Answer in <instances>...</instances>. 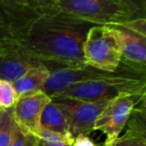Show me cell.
I'll list each match as a JSON object with an SVG mask.
<instances>
[{"label": "cell", "instance_id": "obj_1", "mask_svg": "<svg viewBox=\"0 0 146 146\" xmlns=\"http://www.w3.org/2000/svg\"><path fill=\"white\" fill-rule=\"evenodd\" d=\"M92 26L58 14L40 15L19 43L50 72L82 68L87 65L83 57V44Z\"/></svg>", "mask_w": 146, "mask_h": 146}, {"label": "cell", "instance_id": "obj_2", "mask_svg": "<svg viewBox=\"0 0 146 146\" xmlns=\"http://www.w3.org/2000/svg\"><path fill=\"white\" fill-rule=\"evenodd\" d=\"M39 15L58 14L91 25H114L146 16L145 0H31Z\"/></svg>", "mask_w": 146, "mask_h": 146}, {"label": "cell", "instance_id": "obj_3", "mask_svg": "<svg viewBox=\"0 0 146 146\" xmlns=\"http://www.w3.org/2000/svg\"><path fill=\"white\" fill-rule=\"evenodd\" d=\"M121 94L146 95V76L79 82L56 92L52 96L87 102H109Z\"/></svg>", "mask_w": 146, "mask_h": 146}, {"label": "cell", "instance_id": "obj_4", "mask_svg": "<svg viewBox=\"0 0 146 146\" xmlns=\"http://www.w3.org/2000/svg\"><path fill=\"white\" fill-rule=\"evenodd\" d=\"M86 64L100 70L114 72L121 63V50L118 38L110 26L90 27L83 44Z\"/></svg>", "mask_w": 146, "mask_h": 146}, {"label": "cell", "instance_id": "obj_5", "mask_svg": "<svg viewBox=\"0 0 146 146\" xmlns=\"http://www.w3.org/2000/svg\"><path fill=\"white\" fill-rule=\"evenodd\" d=\"M146 76L145 71L135 70L120 63L118 70L114 72L100 70L89 65L77 69H59L50 73L48 80L45 83L42 91L48 96H52L56 92L64 88L79 83V82L92 81V80H113L122 78Z\"/></svg>", "mask_w": 146, "mask_h": 146}, {"label": "cell", "instance_id": "obj_6", "mask_svg": "<svg viewBox=\"0 0 146 146\" xmlns=\"http://www.w3.org/2000/svg\"><path fill=\"white\" fill-rule=\"evenodd\" d=\"M51 101L61 111L73 137L94 131V124L107 102H87L66 97L51 96Z\"/></svg>", "mask_w": 146, "mask_h": 146}, {"label": "cell", "instance_id": "obj_7", "mask_svg": "<svg viewBox=\"0 0 146 146\" xmlns=\"http://www.w3.org/2000/svg\"><path fill=\"white\" fill-rule=\"evenodd\" d=\"M146 95L121 94L107 102L94 124V131L98 130L105 135L103 145L111 146L125 128L134 106Z\"/></svg>", "mask_w": 146, "mask_h": 146}, {"label": "cell", "instance_id": "obj_8", "mask_svg": "<svg viewBox=\"0 0 146 146\" xmlns=\"http://www.w3.org/2000/svg\"><path fill=\"white\" fill-rule=\"evenodd\" d=\"M40 17L31 0H0V30L21 42Z\"/></svg>", "mask_w": 146, "mask_h": 146}, {"label": "cell", "instance_id": "obj_9", "mask_svg": "<svg viewBox=\"0 0 146 146\" xmlns=\"http://www.w3.org/2000/svg\"><path fill=\"white\" fill-rule=\"evenodd\" d=\"M42 65L18 41L6 39L0 44V79L11 83L30 69Z\"/></svg>", "mask_w": 146, "mask_h": 146}, {"label": "cell", "instance_id": "obj_10", "mask_svg": "<svg viewBox=\"0 0 146 146\" xmlns=\"http://www.w3.org/2000/svg\"><path fill=\"white\" fill-rule=\"evenodd\" d=\"M115 32L121 50V63L135 70L146 72V37L124 25H108Z\"/></svg>", "mask_w": 146, "mask_h": 146}, {"label": "cell", "instance_id": "obj_11", "mask_svg": "<svg viewBox=\"0 0 146 146\" xmlns=\"http://www.w3.org/2000/svg\"><path fill=\"white\" fill-rule=\"evenodd\" d=\"M50 101V96L43 91L19 96L13 106L15 122L24 129L38 134L42 112Z\"/></svg>", "mask_w": 146, "mask_h": 146}, {"label": "cell", "instance_id": "obj_12", "mask_svg": "<svg viewBox=\"0 0 146 146\" xmlns=\"http://www.w3.org/2000/svg\"><path fill=\"white\" fill-rule=\"evenodd\" d=\"M50 70L44 65H39L27 71L24 75L12 83L17 97L37 91H42L45 83L50 76Z\"/></svg>", "mask_w": 146, "mask_h": 146}, {"label": "cell", "instance_id": "obj_13", "mask_svg": "<svg viewBox=\"0 0 146 146\" xmlns=\"http://www.w3.org/2000/svg\"><path fill=\"white\" fill-rule=\"evenodd\" d=\"M41 129L64 137H73L69 132L64 116L52 101L45 106L42 112L40 118V130Z\"/></svg>", "mask_w": 146, "mask_h": 146}, {"label": "cell", "instance_id": "obj_14", "mask_svg": "<svg viewBox=\"0 0 146 146\" xmlns=\"http://www.w3.org/2000/svg\"><path fill=\"white\" fill-rule=\"evenodd\" d=\"M145 97H142L132 109L123 134L146 138V107ZM124 128V129H125Z\"/></svg>", "mask_w": 146, "mask_h": 146}, {"label": "cell", "instance_id": "obj_15", "mask_svg": "<svg viewBox=\"0 0 146 146\" xmlns=\"http://www.w3.org/2000/svg\"><path fill=\"white\" fill-rule=\"evenodd\" d=\"M15 125L13 107L0 109V146H10Z\"/></svg>", "mask_w": 146, "mask_h": 146}, {"label": "cell", "instance_id": "obj_16", "mask_svg": "<svg viewBox=\"0 0 146 146\" xmlns=\"http://www.w3.org/2000/svg\"><path fill=\"white\" fill-rule=\"evenodd\" d=\"M38 135L24 129L16 123L10 146H38Z\"/></svg>", "mask_w": 146, "mask_h": 146}, {"label": "cell", "instance_id": "obj_17", "mask_svg": "<svg viewBox=\"0 0 146 146\" xmlns=\"http://www.w3.org/2000/svg\"><path fill=\"white\" fill-rule=\"evenodd\" d=\"M38 146H72L74 137H64L52 132L41 129L37 134Z\"/></svg>", "mask_w": 146, "mask_h": 146}, {"label": "cell", "instance_id": "obj_18", "mask_svg": "<svg viewBox=\"0 0 146 146\" xmlns=\"http://www.w3.org/2000/svg\"><path fill=\"white\" fill-rule=\"evenodd\" d=\"M17 94L12 83L0 79V109H8L14 106Z\"/></svg>", "mask_w": 146, "mask_h": 146}, {"label": "cell", "instance_id": "obj_19", "mask_svg": "<svg viewBox=\"0 0 146 146\" xmlns=\"http://www.w3.org/2000/svg\"><path fill=\"white\" fill-rule=\"evenodd\" d=\"M111 146H146V138L122 134Z\"/></svg>", "mask_w": 146, "mask_h": 146}, {"label": "cell", "instance_id": "obj_20", "mask_svg": "<svg viewBox=\"0 0 146 146\" xmlns=\"http://www.w3.org/2000/svg\"><path fill=\"white\" fill-rule=\"evenodd\" d=\"M121 24L127 27L130 30L146 37V17H141V18H136L133 19V20L126 21V22H123Z\"/></svg>", "mask_w": 146, "mask_h": 146}, {"label": "cell", "instance_id": "obj_21", "mask_svg": "<svg viewBox=\"0 0 146 146\" xmlns=\"http://www.w3.org/2000/svg\"><path fill=\"white\" fill-rule=\"evenodd\" d=\"M72 146H98L88 135L80 134V135L74 137Z\"/></svg>", "mask_w": 146, "mask_h": 146}, {"label": "cell", "instance_id": "obj_22", "mask_svg": "<svg viewBox=\"0 0 146 146\" xmlns=\"http://www.w3.org/2000/svg\"><path fill=\"white\" fill-rule=\"evenodd\" d=\"M8 38H9V37L7 36V35L5 34L3 31L0 30V44H1L2 42H4V41L6 40V39H8Z\"/></svg>", "mask_w": 146, "mask_h": 146}, {"label": "cell", "instance_id": "obj_23", "mask_svg": "<svg viewBox=\"0 0 146 146\" xmlns=\"http://www.w3.org/2000/svg\"><path fill=\"white\" fill-rule=\"evenodd\" d=\"M98 146H105V145H103V144H102V145H98Z\"/></svg>", "mask_w": 146, "mask_h": 146}]
</instances>
